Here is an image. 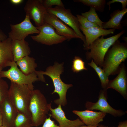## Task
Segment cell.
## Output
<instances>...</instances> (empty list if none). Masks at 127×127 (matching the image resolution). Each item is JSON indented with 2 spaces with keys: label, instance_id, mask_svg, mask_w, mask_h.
<instances>
[{
  "label": "cell",
  "instance_id": "cell-1",
  "mask_svg": "<svg viewBox=\"0 0 127 127\" xmlns=\"http://www.w3.org/2000/svg\"><path fill=\"white\" fill-rule=\"evenodd\" d=\"M63 64L56 63L53 66L48 67L45 71H37L36 73L39 80L43 82H45L43 75H47L50 77L54 87V90L52 94L56 93L59 97L54 102L58 105L60 104L61 106H65L67 103L66 98L67 90L73 85L71 84H66L61 80L60 75L63 72Z\"/></svg>",
  "mask_w": 127,
  "mask_h": 127
},
{
  "label": "cell",
  "instance_id": "cell-2",
  "mask_svg": "<svg viewBox=\"0 0 127 127\" xmlns=\"http://www.w3.org/2000/svg\"><path fill=\"white\" fill-rule=\"evenodd\" d=\"M127 58V44L121 42L118 39L112 45L105 55L102 67L106 75L118 74L120 65Z\"/></svg>",
  "mask_w": 127,
  "mask_h": 127
},
{
  "label": "cell",
  "instance_id": "cell-3",
  "mask_svg": "<svg viewBox=\"0 0 127 127\" xmlns=\"http://www.w3.org/2000/svg\"><path fill=\"white\" fill-rule=\"evenodd\" d=\"M32 91L27 85L11 82L8 94V98L19 113L31 119L29 106Z\"/></svg>",
  "mask_w": 127,
  "mask_h": 127
},
{
  "label": "cell",
  "instance_id": "cell-4",
  "mask_svg": "<svg viewBox=\"0 0 127 127\" xmlns=\"http://www.w3.org/2000/svg\"><path fill=\"white\" fill-rule=\"evenodd\" d=\"M124 30L117 34L106 38L101 36L95 40L88 47L84 48L87 51L86 53L87 59H92L96 64L102 67L105 55L110 47L123 34Z\"/></svg>",
  "mask_w": 127,
  "mask_h": 127
},
{
  "label": "cell",
  "instance_id": "cell-5",
  "mask_svg": "<svg viewBox=\"0 0 127 127\" xmlns=\"http://www.w3.org/2000/svg\"><path fill=\"white\" fill-rule=\"evenodd\" d=\"M50 104L40 90H34L32 91L29 109L34 127H38L44 123L50 111Z\"/></svg>",
  "mask_w": 127,
  "mask_h": 127
},
{
  "label": "cell",
  "instance_id": "cell-6",
  "mask_svg": "<svg viewBox=\"0 0 127 127\" xmlns=\"http://www.w3.org/2000/svg\"><path fill=\"white\" fill-rule=\"evenodd\" d=\"M10 66V68L8 70L1 72L0 78H6L11 82L19 84L27 85L33 91L34 90L33 83L39 80L36 72L26 75L18 68L16 62L14 61L11 63Z\"/></svg>",
  "mask_w": 127,
  "mask_h": 127
},
{
  "label": "cell",
  "instance_id": "cell-7",
  "mask_svg": "<svg viewBox=\"0 0 127 127\" xmlns=\"http://www.w3.org/2000/svg\"><path fill=\"white\" fill-rule=\"evenodd\" d=\"M47 12L52 14L58 17L66 24L71 27L77 35L83 42H86L85 36L80 31V24L76 16L72 13L70 9H66L64 7L56 6L46 9Z\"/></svg>",
  "mask_w": 127,
  "mask_h": 127
},
{
  "label": "cell",
  "instance_id": "cell-8",
  "mask_svg": "<svg viewBox=\"0 0 127 127\" xmlns=\"http://www.w3.org/2000/svg\"><path fill=\"white\" fill-rule=\"evenodd\" d=\"M39 33L31 37L34 41L41 44L51 45L61 43L67 40L66 37L58 35L51 24L46 23L42 25L36 27Z\"/></svg>",
  "mask_w": 127,
  "mask_h": 127
},
{
  "label": "cell",
  "instance_id": "cell-9",
  "mask_svg": "<svg viewBox=\"0 0 127 127\" xmlns=\"http://www.w3.org/2000/svg\"><path fill=\"white\" fill-rule=\"evenodd\" d=\"M107 99V90H101L99 93L98 101L95 103L87 101L85 104V107L87 109L99 110L114 117H121L126 114V111L120 109L116 110L112 107L108 103Z\"/></svg>",
  "mask_w": 127,
  "mask_h": 127
},
{
  "label": "cell",
  "instance_id": "cell-10",
  "mask_svg": "<svg viewBox=\"0 0 127 127\" xmlns=\"http://www.w3.org/2000/svg\"><path fill=\"white\" fill-rule=\"evenodd\" d=\"M28 16L26 15L24 20L16 24H11L10 31L9 32L8 37L12 40H24L29 35L39 34V31L31 22Z\"/></svg>",
  "mask_w": 127,
  "mask_h": 127
},
{
  "label": "cell",
  "instance_id": "cell-11",
  "mask_svg": "<svg viewBox=\"0 0 127 127\" xmlns=\"http://www.w3.org/2000/svg\"><path fill=\"white\" fill-rule=\"evenodd\" d=\"M24 9L26 15L34 21L36 27L44 24V17L47 11L43 4L42 0H28Z\"/></svg>",
  "mask_w": 127,
  "mask_h": 127
},
{
  "label": "cell",
  "instance_id": "cell-12",
  "mask_svg": "<svg viewBox=\"0 0 127 127\" xmlns=\"http://www.w3.org/2000/svg\"><path fill=\"white\" fill-rule=\"evenodd\" d=\"M44 22L51 24L54 28L58 35L66 37L68 41L74 38L80 39L72 29L52 14L47 12L45 16Z\"/></svg>",
  "mask_w": 127,
  "mask_h": 127
},
{
  "label": "cell",
  "instance_id": "cell-13",
  "mask_svg": "<svg viewBox=\"0 0 127 127\" xmlns=\"http://www.w3.org/2000/svg\"><path fill=\"white\" fill-rule=\"evenodd\" d=\"M2 118V125L6 127H14L19 112L8 96L0 104Z\"/></svg>",
  "mask_w": 127,
  "mask_h": 127
},
{
  "label": "cell",
  "instance_id": "cell-14",
  "mask_svg": "<svg viewBox=\"0 0 127 127\" xmlns=\"http://www.w3.org/2000/svg\"><path fill=\"white\" fill-rule=\"evenodd\" d=\"M117 76L109 80L107 88L113 89L119 92L126 100L127 99V75L126 67L122 64Z\"/></svg>",
  "mask_w": 127,
  "mask_h": 127
},
{
  "label": "cell",
  "instance_id": "cell-15",
  "mask_svg": "<svg viewBox=\"0 0 127 127\" xmlns=\"http://www.w3.org/2000/svg\"><path fill=\"white\" fill-rule=\"evenodd\" d=\"M72 112L79 116L80 120L86 125L96 127L103 121L107 114L103 112L86 109L82 111L74 110Z\"/></svg>",
  "mask_w": 127,
  "mask_h": 127
},
{
  "label": "cell",
  "instance_id": "cell-16",
  "mask_svg": "<svg viewBox=\"0 0 127 127\" xmlns=\"http://www.w3.org/2000/svg\"><path fill=\"white\" fill-rule=\"evenodd\" d=\"M49 109L51 117L58 122L59 127H80L85 125L79 118L74 120L68 119L60 104L57 108L53 109L50 103Z\"/></svg>",
  "mask_w": 127,
  "mask_h": 127
},
{
  "label": "cell",
  "instance_id": "cell-17",
  "mask_svg": "<svg viewBox=\"0 0 127 127\" xmlns=\"http://www.w3.org/2000/svg\"><path fill=\"white\" fill-rule=\"evenodd\" d=\"M80 29L85 35V43L83 44L84 48L88 47L100 36H104L110 34H113L115 30L113 29H107L96 27L84 28L80 25Z\"/></svg>",
  "mask_w": 127,
  "mask_h": 127
},
{
  "label": "cell",
  "instance_id": "cell-18",
  "mask_svg": "<svg viewBox=\"0 0 127 127\" xmlns=\"http://www.w3.org/2000/svg\"><path fill=\"white\" fill-rule=\"evenodd\" d=\"M12 40L8 37L3 41L0 40V65L3 68L10 66L14 61L11 49Z\"/></svg>",
  "mask_w": 127,
  "mask_h": 127
},
{
  "label": "cell",
  "instance_id": "cell-19",
  "mask_svg": "<svg viewBox=\"0 0 127 127\" xmlns=\"http://www.w3.org/2000/svg\"><path fill=\"white\" fill-rule=\"evenodd\" d=\"M11 49L13 61L15 62L25 56H29L31 52L29 44L25 40H12Z\"/></svg>",
  "mask_w": 127,
  "mask_h": 127
},
{
  "label": "cell",
  "instance_id": "cell-20",
  "mask_svg": "<svg viewBox=\"0 0 127 127\" xmlns=\"http://www.w3.org/2000/svg\"><path fill=\"white\" fill-rule=\"evenodd\" d=\"M127 12V8L120 10L118 9L114 11L110 14V18L107 22H104L103 28L106 29L110 28L123 30V29L121 24V20Z\"/></svg>",
  "mask_w": 127,
  "mask_h": 127
},
{
  "label": "cell",
  "instance_id": "cell-21",
  "mask_svg": "<svg viewBox=\"0 0 127 127\" xmlns=\"http://www.w3.org/2000/svg\"><path fill=\"white\" fill-rule=\"evenodd\" d=\"M16 63L20 70L25 74L28 75L36 72L35 68L37 67L35 59L29 56H25L17 61Z\"/></svg>",
  "mask_w": 127,
  "mask_h": 127
},
{
  "label": "cell",
  "instance_id": "cell-22",
  "mask_svg": "<svg viewBox=\"0 0 127 127\" xmlns=\"http://www.w3.org/2000/svg\"><path fill=\"white\" fill-rule=\"evenodd\" d=\"M88 65L92 67L95 71L100 80L101 85L103 89L107 90V88L109 80L108 77L105 74L103 70L98 66L92 59L91 62L88 63Z\"/></svg>",
  "mask_w": 127,
  "mask_h": 127
},
{
  "label": "cell",
  "instance_id": "cell-23",
  "mask_svg": "<svg viewBox=\"0 0 127 127\" xmlns=\"http://www.w3.org/2000/svg\"><path fill=\"white\" fill-rule=\"evenodd\" d=\"M76 2H80L84 5L94 8L96 11L103 12L104 11L105 0H74Z\"/></svg>",
  "mask_w": 127,
  "mask_h": 127
},
{
  "label": "cell",
  "instance_id": "cell-24",
  "mask_svg": "<svg viewBox=\"0 0 127 127\" xmlns=\"http://www.w3.org/2000/svg\"><path fill=\"white\" fill-rule=\"evenodd\" d=\"M81 15L86 17L91 22L97 24L100 27L103 28L102 25L104 22L100 19L95 9L90 7L89 11L81 13Z\"/></svg>",
  "mask_w": 127,
  "mask_h": 127
},
{
  "label": "cell",
  "instance_id": "cell-25",
  "mask_svg": "<svg viewBox=\"0 0 127 127\" xmlns=\"http://www.w3.org/2000/svg\"><path fill=\"white\" fill-rule=\"evenodd\" d=\"M32 119L25 115L19 113L16 118L14 127H33Z\"/></svg>",
  "mask_w": 127,
  "mask_h": 127
},
{
  "label": "cell",
  "instance_id": "cell-26",
  "mask_svg": "<svg viewBox=\"0 0 127 127\" xmlns=\"http://www.w3.org/2000/svg\"><path fill=\"white\" fill-rule=\"evenodd\" d=\"M72 70L74 72L78 73L83 70H87L85 63L80 57L75 56L72 61Z\"/></svg>",
  "mask_w": 127,
  "mask_h": 127
},
{
  "label": "cell",
  "instance_id": "cell-27",
  "mask_svg": "<svg viewBox=\"0 0 127 127\" xmlns=\"http://www.w3.org/2000/svg\"><path fill=\"white\" fill-rule=\"evenodd\" d=\"M9 88L7 82L0 78V104L8 96Z\"/></svg>",
  "mask_w": 127,
  "mask_h": 127
},
{
  "label": "cell",
  "instance_id": "cell-28",
  "mask_svg": "<svg viewBox=\"0 0 127 127\" xmlns=\"http://www.w3.org/2000/svg\"><path fill=\"white\" fill-rule=\"evenodd\" d=\"M80 26L84 28H87L92 27H99L96 24L89 21L83 16L79 14L76 15Z\"/></svg>",
  "mask_w": 127,
  "mask_h": 127
},
{
  "label": "cell",
  "instance_id": "cell-29",
  "mask_svg": "<svg viewBox=\"0 0 127 127\" xmlns=\"http://www.w3.org/2000/svg\"><path fill=\"white\" fill-rule=\"evenodd\" d=\"M42 3L46 9L52 7L54 5L64 7V6L61 0H42Z\"/></svg>",
  "mask_w": 127,
  "mask_h": 127
},
{
  "label": "cell",
  "instance_id": "cell-30",
  "mask_svg": "<svg viewBox=\"0 0 127 127\" xmlns=\"http://www.w3.org/2000/svg\"><path fill=\"white\" fill-rule=\"evenodd\" d=\"M49 115V117L46 119L42 127H59V126L55 123L54 121L51 119V116L50 114Z\"/></svg>",
  "mask_w": 127,
  "mask_h": 127
},
{
  "label": "cell",
  "instance_id": "cell-31",
  "mask_svg": "<svg viewBox=\"0 0 127 127\" xmlns=\"http://www.w3.org/2000/svg\"><path fill=\"white\" fill-rule=\"evenodd\" d=\"M115 2H119L121 3L122 5V9L126 8V7L127 5V0H112L109 1L107 3V4L109 5V11L110 10L111 7L110 5L112 3Z\"/></svg>",
  "mask_w": 127,
  "mask_h": 127
},
{
  "label": "cell",
  "instance_id": "cell-32",
  "mask_svg": "<svg viewBox=\"0 0 127 127\" xmlns=\"http://www.w3.org/2000/svg\"><path fill=\"white\" fill-rule=\"evenodd\" d=\"M7 38L6 34L0 29V40L3 41L6 40Z\"/></svg>",
  "mask_w": 127,
  "mask_h": 127
},
{
  "label": "cell",
  "instance_id": "cell-33",
  "mask_svg": "<svg viewBox=\"0 0 127 127\" xmlns=\"http://www.w3.org/2000/svg\"><path fill=\"white\" fill-rule=\"evenodd\" d=\"M116 127H127V120L119 122L118 126Z\"/></svg>",
  "mask_w": 127,
  "mask_h": 127
},
{
  "label": "cell",
  "instance_id": "cell-34",
  "mask_svg": "<svg viewBox=\"0 0 127 127\" xmlns=\"http://www.w3.org/2000/svg\"><path fill=\"white\" fill-rule=\"evenodd\" d=\"M10 2L14 5H18L22 3L24 1L23 0H10Z\"/></svg>",
  "mask_w": 127,
  "mask_h": 127
},
{
  "label": "cell",
  "instance_id": "cell-35",
  "mask_svg": "<svg viewBox=\"0 0 127 127\" xmlns=\"http://www.w3.org/2000/svg\"><path fill=\"white\" fill-rule=\"evenodd\" d=\"M2 125V118L1 112L0 109V127Z\"/></svg>",
  "mask_w": 127,
  "mask_h": 127
},
{
  "label": "cell",
  "instance_id": "cell-36",
  "mask_svg": "<svg viewBox=\"0 0 127 127\" xmlns=\"http://www.w3.org/2000/svg\"><path fill=\"white\" fill-rule=\"evenodd\" d=\"M105 126L103 125L99 124V125L96 127H91L86 126L85 125L82 126L80 127H104Z\"/></svg>",
  "mask_w": 127,
  "mask_h": 127
},
{
  "label": "cell",
  "instance_id": "cell-37",
  "mask_svg": "<svg viewBox=\"0 0 127 127\" xmlns=\"http://www.w3.org/2000/svg\"><path fill=\"white\" fill-rule=\"evenodd\" d=\"M123 39L125 41V42L127 43V37L125 36H123L122 37Z\"/></svg>",
  "mask_w": 127,
  "mask_h": 127
},
{
  "label": "cell",
  "instance_id": "cell-38",
  "mask_svg": "<svg viewBox=\"0 0 127 127\" xmlns=\"http://www.w3.org/2000/svg\"><path fill=\"white\" fill-rule=\"evenodd\" d=\"M3 67H2L0 65V73L2 71V70L3 69Z\"/></svg>",
  "mask_w": 127,
  "mask_h": 127
},
{
  "label": "cell",
  "instance_id": "cell-39",
  "mask_svg": "<svg viewBox=\"0 0 127 127\" xmlns=\"http://www.w3.org/2000/svg\"><path fill=\"white\" fill-rule=\"evenodd\" d=\"M0 127H6L2 125Z\"/></svg>",
  "mask_w": 127,
  "mask_h": 127
},
{
  "label": "cell",
  "instance_id": "cell-40",
  "mask_svg": "<svg viewBox=\"0 0 127 127\" xmlns=\"http://www.w3.org/2000/svg\"><path fill=\"white\" fill-rule=\"evenodd\" d=\"M104 127H109L108 126H105Z\"/></svg>",
  "mask_w": 127,
  "mask_h": 127
}]
</instances>
